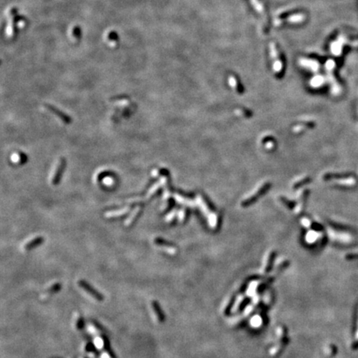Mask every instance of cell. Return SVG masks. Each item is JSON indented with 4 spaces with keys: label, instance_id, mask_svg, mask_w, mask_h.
<instances>
[{
    "label": "cell",
    "instance_id": "1",
    "mask_svg": "<svg viewBox=\"0 0 358 358\" xmlns=\"http://www.w3.org/2000/svg\"><path fill=\"white\" fill-rule=\"evenodd\" d=\"M66 159L64 158H61L59 160L57 167H56V168L55 169L54 175L52 176V178H51V183H52L54 186L57 185V184L61 182V177H62V174H63L64 170L66 168Z\"/></svg>",
    "mask_w": 358,
    "mask_h": 358
},
{
    "label": "cell",
    "instance_id": "2",
    "mask_svg": "<svg viewBox=\"0 0 358 358\" xmlns=\"http://www.w3.org/2000/svg\"><path fill=\"white\" fill-rule=\"evenodd\" d=\"M78 284H79V286L80 287V288H82L85 292H87L90 296H92V297L95 298L96 300H98V301H102V300L104 299L103 295L101 294V293H99L96 289H94L90 284H88L87 282L84 281V280H80V281H79Z\"/></svg>",
    "mask_w": 358,
    "mask_h": 358
},
{
    "label": "cell",
    "instance_id": "3",
    "mask_svg": "<svg viewBox=\"0 0 358 358\" xmlns=\"http://www.w3.org/2000/svg\"><path fill=\"white\" fill-rule=\"evenodd\" d=\"M47 108L49 109H50L51 111L53 112L54 114H56V116H58L60 119L63 121L64 123H66V124H69V123H71V121H72V119H71V118H70L67 114H65L63 113V112L60 111L59 109H57L56 108H55L54 106H51V105H47Z\"/></svg>",
    "mask_w": 358,
    "mask_h": 358
},
{
    "label": "cell",
    "instance_id": "4",
    "mask_svg": "<svg viewBox=\"0 0 358 358\" xmlns=\"http://www.w3.org/2000/svg\"><path fill=\"white\" fill-rule=\"evenodd\" d=\"M43 241H44V239H43V237H42V236L36 237V238L31 240L29 242H27V244H25V245H24V249H27V250L33 249L35 247L38 246L39 245L42 244L43 242Z\"/></svg>",
    "mask_w": 358,
    "mask_h": 358
},
{
    "label": "cell",
    "instance_id": "5",
    "mask_svg": "<svg viewBox=\"0 0 358 358\" xmlns=\"http://www.w3.org/2000/svg\"><path fill=\"white\" fill-rule=\"evenodd\" d=\"M142 213H143V210H142V208H138V210L130 216V219H129L127 222H126L127 226H131L132 225H134V224L136 222V220H138V218L142 215Z\"/></svg>",
    "mask_w": 358,
    "mask_h": 358
},
{
    "label": "cell",
    "instance_id": "6",
    "mask_svg": "<svg viewBox=\"0 0 358 358\" xmlns=\"http://www.w3.org/2000/svg\"><path fill=\"white\" fill-rule=\"evenodd\" d=\"M12 160L14 163H16L22 164V163H25L27 160V157L25 156L23 154H22L21 152H20V153H18V154H15L14 155H13L12 156Z\"/></svg>",
    "mask_w": 358,
    "mask_h": 358
},
{
    "label": "cell",
    "instance_id": "7",
    "mask_svg": "<svg viewBox=\"0 0 358 358\" xmlns=\"http://www.w3.org/2000/svg\"><path fill=\"white\" fill-rule=\"evenodd\" d=\"M152 306H153V308H154V311H155V313H156L157 317H158V319L160 322L163 321L164 320V315H163L161 308L159 307L158 303L154 301V302H152Z\"/></svg>",
    "mask_w": 358,
    "mask_h": 358
},
{
    "label": "cell",
    "instance_id": "8",
    "mask_svg": "<svg viewBox=\"0 0 358 358\" xmlns=\"http://www.w3.org/2000/svg\"><path fill=\"white\" fill-rule=\"evenodd\" d=\"M130 211V208H125V209L121 210V211H117V212H110L109 213H107L106 216H121L125 215L128 212Z\"/></svg>",
    "mask_w": 358,
    "mask_h": 358
}]
</instances>
